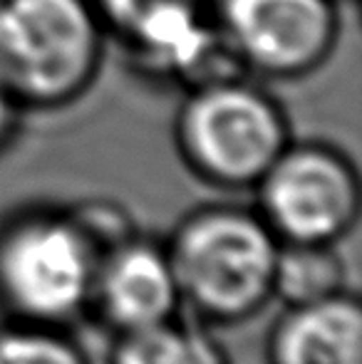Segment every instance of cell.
I'll use <instances>...</instances> for the list:
<instances>
[{
    "label": "cell",
    "instance_id": "cell-10",
    "mask_svg": "<svg viewBox=\"0 0 362 364\" xmlns=\"http://www.w3.org/2000/svg\"><path fill=\"white\" fill-rule=\"evenodd\" d=\"M110 364H228L221 345L208 332L179 320H164L144 330L124 332Z\"/></svg>",
    "mask_w": 362,
    "mask_h": 364
},
{
    "label": "cell",
    "instance_id": "cell-5",
    "mask_svg": "<svg viewBox=\"0 0 362 364\" xmlns=\"http://www.w3.org/2000/svg\"><path fill=\"white\" fill-rule=\"evenodd\" d=\"M256 188L258 213L280 243L333 245L360 213L358 171L343 151L320 141H290Z\"/></svg>",
    "mask_w": 362,
    "mask_h": 364
},
{
    "label": "cell",
    "instance_id": "cell-4",
    "mask_svg": "<svg viewBox=\"0 0 362 364\" xmlns=\"http://www.w3.org/2000/svg\"><path fill=\"white\" fill-rule=\"evenodd\" d=\"M183 164L221 188H248L290 144L283 107L243 75L188 87L174 122Z\"/></svg>",
    "mask_w": 362,
    "mask_h": 364
},
{
    "label": "cell",
    "instance_id": "cell-3",
    "mask_svg": "<svg viewBox=\"0 0 362 364\" xmlns=\"http://www.w3.org/2000/svg\"><path fill=\"white\" fill-rule=\"evenodd\" d=\"M105 250L75 208H28L0 223V305L13 320L65 327L92 305Z\"/></svg>",
    "mask_w": 362,
    "mask_h": 364
},
{
    "label": "cell",
    "instance_id": "cell-11",
    "mask_svg": "<svg viewBox=\"0 0 362 364\" xmlns=\"http://www.w3.org/2000/svg\"><path fill=\"white\" fill-rule=\"evenodd\" d=\"M345 263L333 245L280 243L273 270V292L288 305H305L343 292Z\"/></svg>",
    "mask_w": 362,
    "mask_h": 364
},
{
    "label": "cell",
    "instance_id": "cell-6",
    "mask_svg": "<svg viewBox=\"0 0 362 364\" xmlns=\"http://www.w3.org/2000/svg\"><path fill=\"white\" fill-rule=\"evenodd\" d=\"M107 35L137 68L186 87L223 70L228 48L213 0H92Z\"/></svg>",
    "mask_w": 362,
    "mask_h": 364
},
{
    "label": "cell",
    "instance_id": "cell-7",
    "mask_svg": "<svg viewBox=\"0 0 362 364\" xmlns=\"http://www.w3.org/2000/svg\"><path fill=\"white\" fill-rule=\"evenodd\" d=\"M216 23L243 73L300 80L333 55L338 0H213Z\"/></svg>",
    "mask_w": 362,
    "mask_h": 364
},
{
    "label": "cell",
    "instance_id": "cell-2",
    "mask_svg": "<svg viewBox=\"0 0 362 364\" xmlns=\"http://www.w3.org/2000/svg\"><path fill=\"white\" fill-rule=\"evenodd\" d=\"M105 40L92 0H0V80L25 112L87 95Z\"/></svg>",
    "mask_w": 362,
    "mask_h": 364
},
{
    "label": "cell",
    "instance_id": "cell-8",
    "mask_svg": "<svg viewBox=\"0 0 362 364\" xmlns=\"http://www.w3.org/2000/svg\"><path fill=\"white\" fill-rule=\"evenodd\" d=\"M179 302L164 245L129 235L102 255L90 307L119 335L171 320Z\"/></svg>",
    "mask_w": 362,
    "mask_h": 364
},
{
    "label": "cell",
    "instance_id": "cell-9",
    "mask_svg": "<svg viewBox=\"0 0 362 364\" xmlns=\"http://www.w3.org/2000/svg\"><path fill=\"white\" fill-rule=\"evenodd\" d=\"M271 364H362V310L358 297L338 292L290 305L271 335Z\"/></svg>",
    "mask_w": 362,
    "mask_h": 364
},
{
    "label": "cell",
    "instance_id": "cell-12",
    "mask_svg": "<svg viewBox=\"0 0 362 364\" xmlns=\"http://www.w3.org/2000/svg\"><path fill=\"white\" fill-rule=\"evenodd\" d=\"M0 364H90L65 327L13 320L0 327Z\"/></svg>",
    "mask_w": 362,
    "mask_h": 364
},
{
    "label": "cell",
    "instance_id": "cell-1",
    "mask_svg": "<svg viewBox=\"0 0 362 364\" xmlns=\"http://www.w3.org/2000/svg\"><path fill=\"white\" fill-rule=\"evenodd\" d=\"M280 240L261 213L206 206L174 230L166 255L181 302L211 322H241L273 295Z\"/></svg>",
    "mask_w": 362,
    "mask_h": 364
},
{
    "label": "cell",
    "instance_id": "cell-13",
    "mask_svg": "<svg viewBox=\"0 0 362 364\" xmlns=\"http://www.w3.org/2000/svg\"><path fill=\"white\" fill-rule=\"evenodd\" d=\"M23 107L13 97V92L5 87V82L0 80V154L13 144L15 134L20 129V117H23Z\"/></svg>",
    "mask_w": 362,
    "mask_h": 364
}]
</instances>
